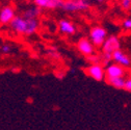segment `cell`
<instances>
[{
  "label": "cell",
  "instance_id": "obj_1",
  "mask_svg": "<svg viewBox=\"0 0 131 130\" xmlns=\"http://www.w3.org/2000/svg\"><path fill=\"white\" fill-rule=\"evenodd\" d=\"M40 27L38 19H30L24 16H16L14 20L9 23V28L16 35L30 37L35 35Z\"/></svg>",
  "mask_w": 131,
  "mask_h": 130
},
{
  "label": "cell",
  "instance_id": "obj_2",
  "mask_svg": "<svg viewBox=\"0 0 131 130\" xmlns=\"http://www.w3.org/2000/svg\"><path fill=\"white\" fill-rule=\"evenodd\" d=\"M118 49H121V42L119 40L118 37L116 36H109L107 37V39L105 40L104 44L102 45L101 47V51H102V61L104 64H108V61L109 60H112L111 58V55L112 53L118 50Z\"/></svg>",
  "mask_w": 131,
  "mask_h": 130
},
{
  "label": "cell",
  "instance_id": "obj_3",
  "mask_svg": "<svg viewBox=\"0 0 131 130\" xmlns=\"http://www.w3.org/2000/svg\"><path fill=\"white\" fill-rule=\"evenodd\" d=\"M90 0H63L60 9L66 13L86 12L91 7Z\"/></svg>",
  "mask_w": 131,
  "mask_h": 130
},
{
  "label": "cell",
  "instance_id": "obj_4",
  "mask_svg": "<svg viewBox=\"0 0 131 130\" xmlns=\"http://www.w3.org/2000/svg\"><path fill=\"white\" fill-rule=\"evenodd\" d=\"M107 37H108L107 30L100 25L93 26L89 32V39L92 41V43L96 48H101Z\"/></svg>",
  "mask_w": 131,
  "mask_h": 130
},
{
  "label": "cell",
  "instance_id": "obj_5",
  "mask_svg": "<svg viewBox=\"0 0 131 130\" xmlns=\"http://www.w3.org/2000/svg\"><path fill=\"white\" fill-rule=\"evenodd\" d=\"M84 72L88 76L96 81H103L106 77L105 68L102 63H90V66L84 69Z\"/></svg>",
  "mask_w": 131,
  "mask_h": 130
},
{
  "label": "cell",
  "instance_id": "obj_6",
  "mask_svg": "<svg viewBox=\"0 0 131 130\" xmlns=\"http://www.w3.org/2000/svg\"><path fill=\"white\" fill-rule=\"evenodd\" d=\"M76 47H77V50L79 51V53L82 54L85 57L94 55L96 52V47L94 46V44L92 43V41L89 38H81L77 42Z\"/></svg>",
  "mask_w": 131,
  "mask_h": 130
},
{
  "label": "cell",
  "instance_id": "obj_7",
  "mask_svg": "<svg viewBox=\"0 0 131 130\" xmlns=\"http://www.w3.org/2000/svg\"><path fill=\"white\" fill-rule=\"evenodd\" d=\"M127 74L126 68H124L121 64L117 62L108 63L105 67V79H110V78H118V77H125Z\"/></svg>",
  "mask_w": 131,
  "mask_h": 130
},
{
  "label": "cell",
  "instance_id": "obj_8",
  "mask_svg": "<svg viewBox=\"0 0 131 130\" xmlns=\"http://www.w3.org/2000/svg\"><path fill=\"white\" fill-rule=\"evenodd\" d=\"M16 17V9L12 5H5L0 9V23L3 25H9V23Z\"/></svg>",
  "mask_w": 131,
  "mask_h": 130
},
{
  "label": "cell",
  "instance_id": "obj_9",
  "mask_svg": "<svg viewBox=\"0 0 131 130\" xmlns=\"http://www.w3.org/2000/svg\"><path fill=\"white\" fill-rule=\"evenodd\" d=\"M111 58L113 60V62H117L121 66H123L124 68H129L131 67V58L129 55H127L123 50L121 49H118L116 50L112 55H111Z\"/></svg>",
  "mask_w": 131,
  "mask_h": 130
},
{
  "label": "cell",
  "instance_id": "obj_10",
  "mask_svg": "<svg viewBox=\"0 0 131 130\" xmlns=\"http://www.w3.org/2000/svg\"><path fill=\"white\" fill-rule=\"evenodd\" d=\"M63 0H32L35 5L42 9H56L60 8Z\"/></svg>",
  "mask_w": 131,
  "mask_h": 130
},
{
  "label": "cell",
  "instance_id": "obj_11",
  "mask_svg": "<svg viewBox=\"0 0 131 130\" xmlns=\"http://www.w3.org/2000/svg\"><path fill=\"white\" fill-rule=\"evenodd\" d=\"M58 30L60 34L64 36H74L77 31V28L73 22L66 19H61L58 22Z\"/></svg>",
  "mask_w": 131,
  "mask_h": 130
},
{
  "label": "cell",
  "instance_id": "obj_12",
  "mask_svg": "<svg viewBox=\"0 0 131 130\" xmlns=\"http://www.w3.org/2000/svg\"><path fill=\"white\" fill-rule=\"evenodd\" d=\"M42 14V8L38 7L37 5H32V6H29L28 8H26L23 13H22V16L26 18H30V19H38Z\"/></svg>",
  "mask_w": 131,
  "mask_h": 130
},
{
  "label": "cell",
  "instance_id": "obj_13",
  "mask_svg": "<svg viewBox=\"0 0 131 130\" xmlns=\"http://www.w3.org/2000/svg\"><path fill=\"white\" fill-rule=\"evenodd\" d=\"M105 80L109 85H111L112 88L117 89V90H124V88H125V82H126L125 77L110 78V79H105Z\"/></svg>",
  "mask_w": 131,
  "mask_h": 130
},
{
  "label": "cell",
  "instance_id": "obj_14",
  "mask_svg": "<svg viewBox=\"0 0 131 130\" xmlns=\"http://www.w3.org/2000/svg\"><path fill=\"white\" fill-rule=\"evenodd\" d=\"M13 51V47L9 44H3L0 47V52L2 54H9Z\"/></svg>",
  "mask_w": 131,
  "mask_h": 130
},
{
  "label": "cell",
  "instance_id": "obj_15",
  "mask_svg": "<svg viewBox=\"0 0 131 130\" xmlns=\"http://www.w3.org/2000/svg\"><path fill=\"white\" fill-rule=\"evenodd\" d=\"M47 53L51 56V58H54V59H58L60 57V54L57 51V49H56V48H53V47L50 48V49H48V52Z\"/></svg>",
  "mask_w": 131,
  "mask_h": 130
},
{
  "label": "cell",
  "instance_id": "obj_16",
  "mask_svg": "<svg viewBox=\"0 0 131 130\" xmlns=\"http://www.w3.org/2000/svg\"><path fill=\"white\" fill-rule=\"evenodd\" d=\"M120 6L124 10L131 9V0H120Z\"/></svg>",
  "mask_w": 131,
  "mask_h": 130
},
{
  "label": "cell",
  "instance_id": "obj_17",
  "mask_svg": "<svg viewBox=\"0 0 131 130\" xmlns=\"http://www.w3.org/2000/svg\"><path fill=\"white\" fill-rule=\"evenodd\" d=\"M86 59H88V61L90 63H100V61H101V57H99V56L96 55V54L91 55V56H88Z\"/></svg>",
  "mask_w": 131,
  "mask_h": 130
},
{
  "label": "cell",
  "instance_id": "obj_18",
  "mask_svg": "<svg viewBox=\"0 0 131 130\" xmlns=\"http://www.w3.org/2000/svg\"><path fill=\"white\" fill-rule=\"evenodd\" d=\"M122 27L125 30H130L131 31V18H127L122 22Z\"/></svg>",
  "mask_w": 131,
  "mask_h": 130
},
{
  "label": "cell",
  "instance_id": "obj_19",
  "mask_svg": "<svg viewBox=\"0 0 131 130\" xmlns=\"http://www.w3.org/2000/svg\"><path fill=\"white\" fill-rule=\"evenodd\" d=\"M125 91L127 92H130L131 93V78H126V82H125V88H124Z\"/></svg>",
  "mask_w": 131,
  "mask_h": 130
},
{
  "label": "cell",
  "instance_id": "obj_20",
  "mask_svg": "<svg viewBox=\"0 0 131 130\" xmlns=\"http://www.w3.org/2000/svg\"><path fill=\"white\" fill-rule=\"evenodd\" d=\"M95 1H96L97 3H103V2H104V0H95Z\"/></svg>",
  "mask_w": 131,
  "mask_h": 130
},
{
  "label": "cell",
  "instance_id": "obj_21",
  "mask_svg": "<svg viewBox=\"0 0 131 130\" xmlns=\"http://www.w3.org/2000/svg\"><path fill=\"white\" fill-rule=\"evenodd\" d=\"M129 77H130V78H131V74H130V76H129Z\"/></svg>",
  "mask_w": 131,
  "mask_h": 130
}]
</instances>
